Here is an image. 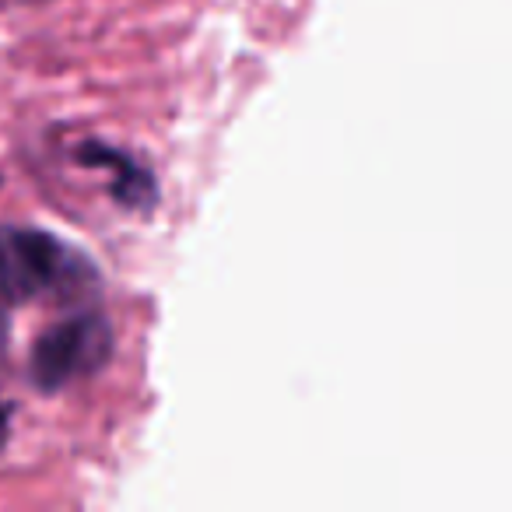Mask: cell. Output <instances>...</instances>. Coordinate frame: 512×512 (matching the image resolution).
I'll return each instance as SVG.
<instances>
[{
  "label": "cell",
  "mask_w": 512,
  "mask_h": 512,
  "mask_svg": "<svg viewBox=\"0 0 512 512\" xmlns=\"http://www.w3.org/2000/svg\"><path fill=\"white\" fill-rule=\"evenodd\" d=\"M88 267L71 246L43 228H11L0 235V309H15L39 295H64L88 285Z\"/></svg>",
  "instance_id": "obj_1"
},
{
  "label": "cell",
  "mask_w": 512,
  "mask_h": 512,
  "mask_svg": "<svg viewBox=\"0 0 512 512\" xmlns=\"http://www.w3.org/2000/svg\"><path fill=\"white\" fill-rule=\"evenodd\" d=\"M8 435H11V411L0 407V449L8 446Z\"/></svg>",
  "instance_id": "obj_4"
},
{
  "label": "cell",
  "mask_w": 512,
  "mask_h": 512,
  "mask_svg": "<svg viewBox=\"0 0 512 512\" xmlns=\"http://www.w3.org/2000/svg\"><path fill=\"white\" fill-rule=\"evenodd\" d=\"M113 355V327L99 313H78L60 320L32 344V383L43 393H57L81 376H92Z\"/></svg>",
  "instance_id": "obj_2"
},
{
  "label": "cell",
  "mask_w": 512,
  "mask_h": 512,
  "mask_svg": "<svg viewBox=\"0 0 512 512\" xmlns=\"http://www.w3.org/2000/svg\"><path fill=\"white\" fill-rule=\"evenodd\" d=\"M81 165H106L113 169V197L123 207H151L155 200V183H151V172H144L137 162H130L123 151L106 148V144H81L78 151Z\"/></svg>",
  "instance_id": "obj_3"
}]
</instances>
